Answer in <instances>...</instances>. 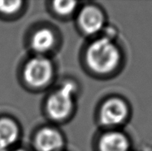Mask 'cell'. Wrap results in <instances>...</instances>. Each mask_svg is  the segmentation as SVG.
<instances>
[{"label": "cell", "mask_w": 152, "mask_h": 151, "mask_svg": "<svg viewBox=\"0 0 152 151\" xmlns=\"http://www.w3.org/2000/svg\"><path fill=\"white\" fill-rule=\"evenodd\" d=\"M21 1H0V12L6 14L16 12L20 7Z\"/></svg>", "instance_id": "11"}, {"label": "cell", "mask_w": 152, "mask_h": 151, "mask_svg": "<svg viewBox=\"0 0 152 151\" xmlns=\"http://www.w3.org/2000/svg\"><path fill=\"white\" fill-rule=\"evenodd\" d=\"M87 62L90 68L99 73L113 71L120 62V52L109 38H101L94 42L88 49Z\"/></svg>", "instance_id": "1"}, {"label": "cell", "mask_w": 152, "mask_h": 151, "mask_svg": "<svg viewBox=\"0 0 152 151\" xmlns=\"http://www.w3.org/2000/svg\"><path fill=\"white\" fill-rule=\"evenodd\" d=\"M35 146L38 151H58L63 146V138L56 130L46 128L37 134Z\"/></svg>", "instance_id": "6"}, {"label": "cell", "mask_w": 152, "mask_h": 151, "mask_svg": "<svg viewBox=\"0 0 152 151\" xmlns=\"http://www.w3.org/2000/svg\"><path fill=\"white\" fill-rule=\"evenodd\" d=\"M19 130L16 123L10 119H0V151L6 150L16 142Z\"/></svg>", "instance_id": "8"}, {"label": "cell", "mask_w": 152, "mask_h": 151, "mask_svg": "<svg viewBox=\"0 0 152 151\" xmlns=\"http://www.w3.org/2000/svg\"><path fill=\"white\" fill-rule=\"evenodd\" d=\"M54 8L57 12L61 15H68L72 13L77 6L74 1H55L53 3Z\"/></svg>", "instance_id": "10"}, {"label": "cell", "mask_w": 152, "mask_h": 151, "mask_svg": "<svg viewBox=\"0 0 152 151\" xmlns=\"http://www.w3.org/2000/svg\"><path fill=\"white\" fill-rule=\"evenodd\" d=\"M78 21L85 33L94 34L102 29L104 18L99 8L94 6H87L79 14Z\"/></svg>", "instance_id": "5"}, {"label": "cell", "mask_w": 152, "mask_h": 151, "mask_svg": "<svg viewBox=\"0 0 152 151\" xmlns=\"http://www.w3.org/2000/svg\"><path fill=\"white\" fill-rule=\"evenodd\" d=\"M129 143L127 137L119 132H110L102 136L99 142L100 151H128Z\"/></svg>", "instance_id": "7"}, {"label": "cell", "mask_w": 152, "mask_h": 151, "mask_svg": "<svg viewBox=\"0 0 152 151\" xmlns=\"http://www.w3.org/2000/svg\"><path fill=\"white\" fill-rule=\"evenodd\" d=\"M129 109L126 103L120 98H111L103 104L100 119L104 125H118L127 118Z\"/></svg>", "instance_id": "4"}, {"label": "cell", "mask_w": 152, "mask_h": 151, "mask_svg": "<svg viewBox=\"0 0 152 151\" xmlns=\"http://www.w3.org/2000/svg\"><path fill=\"white\" fill-rule=\"evenodd\" d=\"M15 151H25V150H15Z\"/></svg>", "instance_id": "12"}, {"label": "cell", "mask_w": 152, "mask_h": 151, "mask_svg": "<svg viewBox=\"0 0 152 151\" xmlns=\"http://www.w3.org/2000/svg\"><path fill=\"white\" fill-rule=\"evenodd\" d=\"M52 66L50 62L43 57H37L28 62L24 70L26 82L33 86H42L50 80Z\"/></svg>", "instance_id": "3"}, {"label": "cell", "mask_w": 152, "mask_h": 151, "mask_svg": "<svg viewBox=\"0 0 152 151\" xmlns=\"http://www.w3.org/2000/svg\"><path fill=\"white\" fill-rule=\"evenodd\" d=\"M75 90L74 85L68 82L50 96L47 102V111L53 119L62 120L68 115L72 107Z\"/></svg>", "instance_id": "2"}, {"label": "cell", "mask_w": 152, "mask_h": 151, "mask_svg": "<svg viewBox=\"0 0 152 151\" xmlns=\"http://www.w3.org/2000/svg\"><path fill=\"white\" fill-rule=\"evenodd\" d=\"M55 43V36L47 28L37 31L32 37L31 45L33 49L39 53H45L52 48Z\"/></svg>", "instance_id": "9"}]
</instances>
